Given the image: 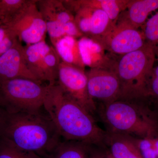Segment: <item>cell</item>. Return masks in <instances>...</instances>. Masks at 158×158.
<instances>
[{"label": "cell", "instance_id": "cell-1", "mask_svg": "<svg viewBox=\"0 0 158 158\" xmlns=\"http://www.w3.org/2000/svg\"><path fill=\"white\" fill-rule=\"evenodd\" d=\"M44 108L9 113L0 109V141L44 158L62 141Z\"/></svg>", "mask_w": 158, "mask_h": 158}, {"label": "cell", "instance_id": "cell-2", "mask_svg": "<svg viewBox=\"0 0 158 158\" xmlns=\"http://www.w3.org/2000/svg\"><path fill=\"white\" fill-rule=\"evenodd\" d=\"M44 108L65 141L106 148V131L98 126L92 114L65 95L56 83L49 85Z\"/></svg>", "mask_w": 158, "mask_h": 158}, {"label": "cell", "instance_id": "cell-3", "mask_svg": "<svg viewBox=\"0 0 158 158\" xmlns=\"http://www.w3.org/2000/svg\"><path fill=\"white\" fill-rule=\"evenodd\" d=\"M146 100L121 99L101 103L99 116L106 131L138 139L158 138V121L143 104Z\"/></svg>", "mask_w": 158, "mask_h": 158}, {"label": "cell", "instance_id": "cell-4", "mask_svg": "<svg viewBox=\"0 0 158 158\" xmlns=\"http://www.w3.org/2000/svg\"><path fill=\"white\" fill-rule=\"evenodd\" d=\"M112 56L114 59L113 70L121 85L118 99L146 100L143 91L144 81L156 61L152 48L145 44L143 47L131 52Z\"/></svg>", "mask_w": 158, "mask_h": 158}, {"label": "cell", "instance_id": "cell-5", "mask_svg": "<svg viewBox=\"0 0 158 158\" xmlns=\"http://www.w3.org/2000/svg\"><path fill=\"white\" fill-rule=\"evenodd\" d=\"M49 85L27 79L0 80V109L9 113L44 108Z\"/></svg>", "mask_w": 158, "mask_h": 158}, {"label": "cell", "instance_id": "cell-6", "mask_svg": "<svg viewBox=\"0 0 158 158\" xmlns=\"http://www.w3.org/2000/svg\"><path fill=\"white\" fill-rule=\"evenodd\" d=\"M37 0L29 2L7 24L20 42L31 45L45 40L46 24L37 5Z\"/></svg>", "mask_w": 158, "mask_h": 158}, {"label": "cell", "instance_id": "cell-7", "mask_svg": "<svg viewBox=\"0 0 158 158\" xmlns=\"http://www.w3.org/2000/svg\"><path fill=\"white\" fill-rule=\"evenodd\" d=\"M56 84L65 95L94 114L97 110L95 102L90 97L88 90V79L85 69L61 62Z\"/></svg>", "mask_w": 158, "mask_h": 158}, {"label": "cell", "instance_id": "cell-8", "mask_svg": "<svg viewBox=\"0 0 158 158\" xmlns=\"http://www.w3.org/2000/svg\"><path fill=\"white\" fill-rule=\"evenodd\" d=\"M110 55L121 56L141 48L145 44L141 31L120 23L98 41Z\"/></svg>", "mask_w": 158, "mask_h": 158}, {"label": "cell", "instance_id": "cell-9", "mask_svg": "<svg viewBox=\"0 0 158 158\" xmlns=\"http://www.w3.org/2000/svg\"><path fill=\"white\" fill-rule=\"evenodd\" d=\"M86 73L88 94L94 102L97 100L101 103H106L119 98L121 85L113 69H90Z\"/></svg>", "mask_w": 158, "mask_h": 158}, {"label": "cell", "instance_id": "cell-10", "mask_svg": "<svg viewBox=\"0 0 158 158\" xmlns=\"http://www.w3.org/2000/svg\"><path fill=\"white\" fill-rule=\"evenodd\" d=\"M74 16L75 23L84 36L96 41L106 36L116 25L101 9L82 8Z\"/></svg>", "mask_w": 158, "mask_h": 158}, {"label": "cell", "instance_id": "cell-11", "mask_svg": "<svg viewBox=\"0 0 158 158\" xmlns=\"http://www.w3.org/2000/svg\"><path fill=\"white\" fill-rule=\"evenodd\" d=\"M23 78L40 81L26 64L24 46L19 40L0 57V80Z\"/></svg>", "mask_w": 158, "mask_h": 158}, {"label": "cell", "instance_id": "cell-12", "mask_svg": "<svg viewBox=\"0 0 158 158\" xmlns=\"http://www.w3.org/2000/svg\"><path fill=\"white\" fill-rule=\"evenodd\" d=\"M78 43L80 53L85 67L113 69V56L106 53L100 44L86 36L80 38Z\"/></svg>", "mask_w": 158, "mask_h": 158}, {"label": "cell", "instance_id": "cell-13", "mask_svg": "<svg viewBox=\"0 0 158 158\" xmlns=\"http://www.w3.org/2000/svg\"><path fill=\"white\" fill-rule=\"evenodd\" d=\"M105 145L114 158H143L138 138L132 136L106 131Z\"/></svg>", "mask_w": 158, "mask_h": 158}, {"label": "cell", "instance_id": "cell-14", "mask_svg": "<svg viewBox=\"0 0 158 158\" xmlns=\"http://www.w3.org/2000/svg\"><path fill=\"white\" fill-rule=\"evenodd\" d=\"M158 9V0L129 1L127 9L120 13L117 22L138 29L146 22L148 15Z\"/></svg>", "mask_w": 158, "mask_h": 158}, {"label": "cell", "instance_id": "cell-15", "mask_svg": "<svg viewBox=\"0 0 158 158\" xmlns=\"http://www.w3.org/2000/svg\"><path fill=\"white\" fill-rule=\"evenodd\" d=\"M69 11L74 15L82 8L101 9L106 12L110 19L116 24L120 13L127 8L129 1L123 0H62Z\"/></svg>", "mask_w": 158, "mask_h": 158}, {"label": "cell", "instance_id": "cell-16", "mask_svg": "<svg viewBox=\"0 0 158 158\" xmlns=\"http://www.w3.org/2000/svg\"><path fill=\"white\" fill-rule=\"evenodd\" d=\"M51 46L45 40L24 46L26 64L31 73L41 82L45 81L44 59Z\"/></svg>", "mask_w": 158, "mask_h": 158}, {"label": "cell", "instance_id": "cell-17", "mask_svg": "<svg viewBox=\"0 0 158 158\" xmlns=\"http://www.w3.org/2000/svg\"><path fill=\"white\" fill-rule=\"evenodd\" d=\"M37 5L46 23H65L74 20V16L69 11L62 0H37Z\"/></svg>", "mask_w": 158, "mask_h": 158}, {"label": "cell", "instance_id": "cell-18", "mask_svg": "<svg viewBox=\"0 0 158 158\" xmlns=\"http://www.w3.org/2000/svg\"><path fill=\"white\" fill-rule=\"evenodd\" d=\"M52 45L62 62L85 69L80 53L78 40L65 36L58 39Z\"/></svg>", "mask_w": 158, "mask_h": 158}, {"label": "cell", "instance_id": "cell-19", "mask_svg": "<svg viewBox=\"0 0 158 158\" xmlns=\"http://www.w3.org/2000/svg\"><path fill=\"white\" fill-rule=\"evenodd\" d=\"M93 145L76 141H61L44 158H89Z\"/></svg>", "mask_w": 158, "mask_h": 158}, {"label": "cell", "instance_id": "cell-20", "mask_svg": "<svg viewBox=\"0 0 158 158\" xmlns=\"http://www.w3.org/2000/svg\"><path fill=\"white\" fill-rule=\"evenodd\" d=\"M61 62L56 51L53 47L51 46L44 59L45 82H48V85H54L56 83Z\"/></svg>", "mask_w": 158, "mask_h": 158}, {"label": "cell", "instance_id": "cell-21", "mask_svg": "<svg viewBox=\"0 0 158 158\" xmlns=\"http://www.w3.org/2000/svg\"><path fill=\"white\" fill-rule=\"evenodd\" d=\"M145 44L149 46L158 59V12L154 15L141 27Z\"/></svg>", "mask_w": 158, "mask_h": 158}, {"label": "cell", "instance_id": "cell-22", "mask_svg": "<svg viewBox=\"0 0 158 158\" xmlns=\"http://www.w3.org/2000/svg\"><path fill=\"white\" fill-rule=\"evenodd\" d=\"M29 0H0V25L7 24Z\"/></svg>", "mask_w": 158, "mask_h": 158}, {"label": "cell", "instance_id": "cell-23", "mask_svg": "<svg viewBox=\"0 0 158 158\" xmlns=\"http://www.w3.org/2000/svg\"><path fill=\"white\" fill-rule=\"evenodd\" d=\"M144 95L147 99L158 100V64L148 74L144 85Z\"/></svg>", "mask_w": 158, "mask_h": 158}, {"label": "cell", "instance_id": "cell-24", "mask_svg": "<svg viewBox=\"0 0 158 158\" xmlns=\"http://www.w3.org/2000/svg\"><path fill=\"white\" fill-rule=\"evenodd\" d=\"M18 40L17 36L9 26L0 25V57Z\"/></svg>", "mask_w": 158, "mask_h": 158}, {"label": "cell", "instance_id": "cell-25", "mask_svg": "<svg viewBox=\"0 0 158 158\" xmlns=\"http://www.w3.org/2000/svg\"><path fill=\"white\" fill-rule=\"evenodd\" d=\"M0 158H42L32 152L15 148L0 141Z\"/></svg>", "mask_w": 158, "mask_h": 158}, {"label": "cell", "instance_id": "cell-26", "mask_svg": "<svg viewBox=\"0 0 158 158\" xmlns=\"http://www.w3.org/2000/svg\"><path fill=\"white\" fill-rule=\"evenodd\" d=\"M103 148L93 146L89 158H99Z\"/></svg>", "mask_w": 158, "mask_h": 158}, {"label": "cell", "instance_id": "cell-27", "mask_svg": "<svg viewBox=\"0 0 158 158\" xmlns=\"http://www.w3.org/2000/svg\"><path fill=\"white\" fill-rule=\"evenodd\" d=\"M104 158H114L109 151L107 148H106L105 150V155Z\"/></svg>", "mask_w": 158, "mask_h": 158}, {"label": "cell", "instance_id": "cell-28", "mask_svg": "<svg viewBox=\"0 0 158 158\" xmlns=\"http://www.w3.org/2000/svg\"><path fill=\"white\" fill-rule=\"evenodd\" d=\"M106 148H102V149L101 153L99 157V158H104V157L105 155V150H106Z\"/></svg>", "mask_w": 158, "mask_h": 158}, {"label": "cell", "instance_id": "cell-29", "mask_svg": "<svg viewBox=\"0 0 158 158\" xmlns=\"http://www.w3.org/2000/svg\"><path fill=\"white\" fill-rule=\"evenodd\" d=\"M155 101L156 102V103L157 106V107H158V100Z\"/></svg>", "mask_w": 158, "mask_h": 158}, {"label": "cell", "instance_id": "cell-30", "mask_svg": "<svg viewBox=\"0 0 158 158\" xmlns=\"http://www.w3.org/2000/svg\"><path fill=\"white\" fill-rule=\"evenodd\" d=\"M156 60H157V61H158V59H156Z\"/></svg>", "mask_w": 158, "mask_h": 158}]
</instances>
